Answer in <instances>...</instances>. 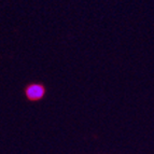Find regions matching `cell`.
<instances>
[{
  "label": "cell",
  "instance_id": "1",
  "mask_svg": "<svg viewBox=\"0 0 154 154\" xmlns=\"http://www.w3.org/2000/svg\"><path fill=\"white\" fill-rule=\"evenodd\" d=\"M45 94V88L41 84H31L26 88V96L30 100H40Z\"/></svg>",
  "mask_w": 154,
  "mask_h": 154
}]
</instances>
